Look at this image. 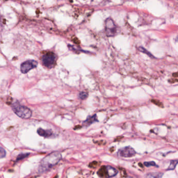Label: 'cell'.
Masks as SVG:
<instances>
[{"mask_svg":"<svg viewBox=\"0 0 178 178\" xmlns=\"http://www.w3.org/2000/svg\"><path fill=\"white\" fill-rule=\"evenodd\" d=\"M30 153H21L19 154L16 158V161H19L20 160H23L24 159L28 157Z\"/></svg>","mask_w":178,"mask_h":178,"instance_id":"7c38bea8","label":"cell"},{"mask_svg":"<svg viewBox=\"0 0 178 178\" xmlns=\"http://www.w3.org/2000/svg\"><path fill=\"white\" fill-rule=\"evenodd\" d=\"M62 159V155L59 151H54L49 154L41 160L38 172L39 173H43L50 170L54 167Z\"/></svg>","mask_w":178,"mask_h":178,"instance_id":"6da1fadb","label":"cell"},{"mask_svg":"<svg viewBox=\"0 0 178 178\" xmlns=\"http://www.w3.org/2000/svg\"><path fill=\"white\" fill-rule=\"evenodd\" d=\"M178 161L177 159L176 160H171L170 164L169 165V167L167 169V170H173L176 168V165L178 164Z\"/></svg>","mask_w":178,"mask_h":178,"instance_id":"30bf717a","label":"cell"},{"mask_svg":"<svg viewBox=\"0 0 178 178\" xmlns=\"http://www.w3.org/2000/svg\"><path fill=\"white\" fill-rule=\"evenodd\" d=\"M57 55L54 52H48L43 55L41 61L43 65L46 68L51 69L54 66L56 60H57Z\"/></svg>","mask_w":178,"mask_h":178,"instance_id":"277c9868","label":"cell"},{"mask_svg":"<svg viewBox=\"0 0 178 178\" xmlns=\"http://www.w3.org/2000/svg\"><path fill=\"white\" fill-rule=\"evenodd\" d=\"M162 176H163V173H162L156 172L148 173L146 176L149 178H161Z\"/></svg>","mask_w":178,"mask_h":178,"instance_id":"8fae6325","label":"cell"},{"mask_svg":"<svg viewBox=\"0 0 178 178\" xmlns=\"http://www.w3.org/2000/svg\"><path fill=\"white\" fill-rule=\"evenodd\" d=\"M12 109L18 117L23 119H28L32 116V111L28 107L20 104L18 102L13 103Z\"/></svg>","mask_w":178,"mask_h":178,"instance_id":"7a4b0ae2","label":"cell"},{"mask_svg":"<svg viewBox=\"0 0 178 178\" xmlns=\"http://www.w3.org/2000/svg\"><path fill=\"white\" fill-rule=\"evenodd\" d=\"M38 65V62L34 60L26 61L20 65V71L23 74H26L31 69L36 68Z\"/></svg>","mask_w":178,"mask_h":178,"instance_id":"8992f818","label":"cell"},{"mask_svg":"<svg viewBox=\"0 0 178 178\" xmlns=\"http://www.w3.org/2000/svg\"><path fill=\"white\" fill-rule=\"evenodd\" d=\"M139 50L140 51L142 52L143 53H144V54H147L148 56H150V57H153V58L154 57L153 55H152V54H150V52H148L147 50H146L144 48H143V47H142V46H141V47H139Z\"/></svg>","mask_w":178,"mask_h":178,"instance_id":"4fadbf2b","label":"cell"},{"mask_svg":"<svg viewBox=\"0 0 178 178\" xmlns=\"http://www.w3.org/2000/svg\"><path fill=\"white\" fill-rule=\"evenodd\" d=\"M118 171L110 166H103L97 172L98 176L101 178H111L118 174Z\"/></svg>","mask_w":178,"mask_h":178,"instance_id":"3957f363","label":"cell"},{"mask_svg":"<svg viewBox=\"0 0 178 178\" xmlns=\"http://www.w3.org/2000/svg\"><path fill=\"white\" fill-rule=\"evenodd\" d=\"M6 150H4L2 147H0V159L6 157Z\"/></svg>","mask_w":178,"mask_h":178,"instance_id":"9a60e30c","label":"cell"},{"mask_svg":"<svg viewBox=\"0 0 178 178\" xmlns=\"http://www.w3.org/2000/svg\"><path fill=\"white\" fill-rule=\"evenodd\" d=\"M79 98H80V99H85L87 98L88 94L87 93L85 92V91H82V92H80V93L79 94Z\"/></svg>","mask_w":178,"mask_h":178,"instance_id":"5bb4252c","label":"cell"},{"mask_svg":"<svg viewBox=\"0 0 178 178\" xmlns=\"http://www.w3.org/2000/svg\"><path fill=\"white\" fill-rule=\"evenodd\" d=\"M96 122H98L97 117L96 114H94L93 116H88L87 119L83 122V124L84 125L85 127H87Z\"/></svg>","mask_w":178,"mask_h":178,"instance_id":"9c48e42d","label":"cell"},{"mask_svg":"<svg viewBox=\"0 0 178 178\" xmlns=\"http://www.w3.org/2000/svg\"><path fill=\"white\" fill-rule=\"evenodd\" d=\"M37 133L41 136L45 138H50L54 135V133L51 130H44L43 128H38L37 130Z\"/></svg>","mask_w":178,"mask_h":178,"instance_id":"ba28073f","label":"cell"},{"mask_svg":"<svg viewBox=\"0 0 178 178\" xmlns=\"http://www.w3.org/2000/svg\"><path fill=\"white\" fill-rule=\"evenodd\" d=\"M145 166L147 167H157L156 164L154 161H150V162H145L144 163Z\"/></svg>","mask_w":178,"mask_h":178,"instance_id":"2e32d148","label":"cell"},{"mask_svg":"<svg viewBox=\"0 0 178 178\" xmlns=\"http://www.w3.org/2000/svg\"><path fill=\"white\" fill-rule=\"evenodd\" d=\"M135 150L131 146H126L120 149L118 151V156L124 158H131L136 155Z\"/></svg>","mask_w":178,"mask_h":178,"instance_id":"52a82bcc","label":"cell"},{"mask_svg":"<svg viewBox=\"0 0 178 178\" xmlns=\"http://www.w3.org/2000/svg\"><path fill=\"white\" fill-rule=\"evenodd\" d=\"M105 31L108 37L116 36L117 29L113 20L111 18H107L105 22Z\"/></svg>","mask_w":178,"mask_h":178,"instance_id":"5b68a950","label":"cell"}]
</instances>
